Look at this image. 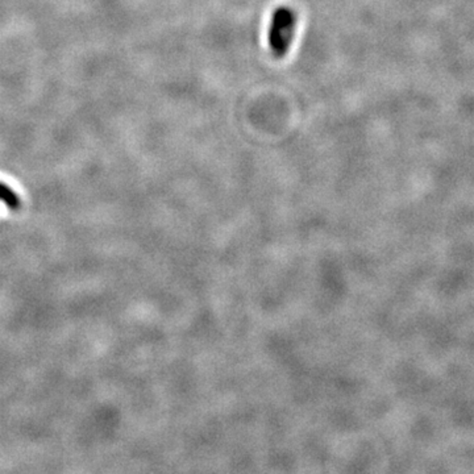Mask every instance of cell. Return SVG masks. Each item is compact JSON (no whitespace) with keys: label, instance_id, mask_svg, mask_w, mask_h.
Returning a JSON list of instances; mask_svg holds the SVG:
<instances>
[{"label":"cell","instance_id":"cell-1","mask_svg":"<svg viewBox=\"0 0 474 474\" xmlns=\"http://www.w3.org/2000/svg\"><path fill=\"white\" fill-rule=\"evenodd\" d=\"M297 28V13L293 8L281 5L275 8L269 25V47L274 57L281 59L289 52Z\"/></svg>","mask_w":474,"mask_h":474},{"label":"cell","instance_id":"cell-2","mask_svg":"<svg viewBox=\"0 0 474 474\" xmlns=\"http://www.w3.org/2000/svg\"><path fill=\"white\" fill-rule=\"evenodd\" d=\"M0 201L4 202L9 209H19L20 201L17 195L3 183H0Z\"/></svg>","mask_w":474,"mask_h":474}]
</instances>
